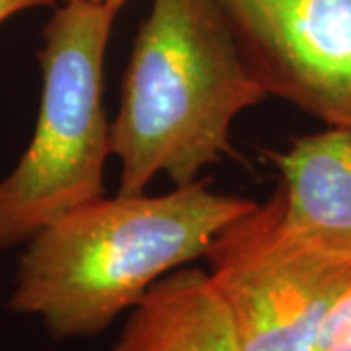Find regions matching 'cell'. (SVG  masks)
Listing matches in <instances>:
<instances>
[{
  "label": "cell",
  "instance_id": "7",
  "mask_svg": "<svg viewBox=\"0 0 351 351\" xmlns=\"http://www.w3.org/2000/svg\"><path fill=\"white\" fill-rule=\"evenodd\" d=\"M112 351H242L232 318L205 269L184 265L127 313Z\"/></svg>",
  "mask_w": 351,
  "mask_h": 351
},
{
  "label": "cell",
  "instance_id": "10",
  "mask_svg": "<svg viewBox=\"0 0 351 351\" xmlns=\"http://www.w3.org/2000/svg\"><path fill=\"white\" fill-rule=\"evenodd\" d=\"M61 2H71V0H61ZM80 2H92V4H101L106 8H110L113 12L119 14V10L125 6L129 0H80Z\"/></svg>",
  "mask_w": 351,
  "mask_h": 351
},
{
  "label": "cell",
  "instance_id": "8",
  "mask_svg": "<svg viewBox=\"0 0 351 351\" xmlns=\"http://www.w3.org/2000/svg\"><path fill=\"white\" fill-rule=\"evenodd\" d=\"M314 351H351V279L330 306Z\"/></svg>",
  "mask_w": 351,
  "mask_h": 351
},
{
  "label": "cell",
  "instance_id": "3",
  "mask_svg": "<svg viewBox=\"0 0 351 351\" xmlns=\"http://www.w3.org/2000/svg\"><path fill=\"white\" fill-rule=\"evenodd\" d=\"M117 12L61 2L41 32V98L29 145L0 180V250L24 246L41 228L106 195L112 137L104 63Z\"/></svg>",
  "mask_w": 351,
  "mask_h": 351
},
{
  "label": "cell",
  "instance_id": "4",
  "mask_svg": "<svg viewBox=\"0 0 351 351\" xmlns=\"http://www.w3.org/2000/svg\"><path fill=\"white\" fill-rule=\"evenodd\" d=\"M205 262L242 351H314L330 306L351 279V263L283 230L276 193L225 226Z\"/></svg>",
  "mask_w": 351,
  "mask_h": 351
},
{
  "label": "cell",
  "instance_id": "6",
  "mask_svg": "<svg viewBox=\"0 0 351 351\" xmlns=\"http://www.w3.org/2000/svg\"><path fill=\"white\" fill-rule=\"evenodd\" d=\"M274 191L283 230L299 244L351 263V131L334 129L295 138L274 152Z\"/></svg>",
  "mask_w": 351,
  "mask_h": 351
},
{
  "label": "cell",
  "instance_id": "5",
  "mask_svg": "<svg viewBox=\"0 0 351 351\" xmlns=\"http://www.w3.org/2000/svg\"><path fill=\"white\" fill-rule=\"evenodd\" d=\"M269 96L351 131V0H215Z\"/></svg>",
  "mask_w": 351,
  "mask_h": 351
},
{
  "label": "cell",
  "instance_id": "1",
  "mask_svg": "<svg viewBox=\"0 0 351 351\" xmlns=\"http://www.w3.org/2000/svg\"><path fill=\"white\" fill-rule=\"evenodd\" d=\"M254 205L201 178L160 195H101L25 242L8 308L53 339L96 338Z\"/></svg>",
  "mask_w": 351,
  "mask_h": 351
},
{
  "label": "cell",
  "instance_id": "9",
  "mask_svg": "<svg viewBox=\"0 0 351 351\" xmlns=\"http://www.w3.org/2000/svg\"><path fill=\"white\" fill-rule=\"evenodd\" d=\"M49 4H53V0H0V25L16 14L32 10V8L49 6Z\"/></svg>",
  "mask_w": 351,
  "mask_h": 351
},
{
  "label": "cell",
  "instance_id": "2",
  "mask_svg": "<svg viewBox=\"0 0 351 351\" xmlns=\"http://www.w3.org/2000/svg\"><path fill=\"white\" fill-rule=\"evenodd\" d=\"M269 94L215 0H152L110 125L119 193L166 176L174 188L232 154V123Z\"/></svg>",
  "mask_w": 351,
  "mask_h": 351
}]
</instances>
